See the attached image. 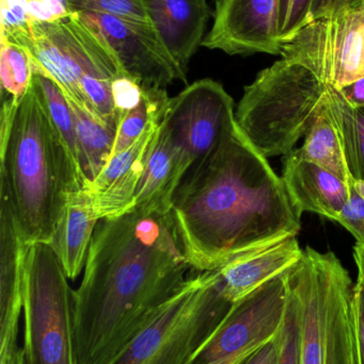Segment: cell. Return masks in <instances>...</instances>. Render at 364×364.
<instances>
[{"instance_id":"1","label":"cell","mask_w":364,"mask_h":364,"mask_svg":"<svg viewBox=\"0 0 364 364\" xmlns=\"http://www.w3.org/2000/svg\"><path fill=\"white\" fill-rule=\"evenodd\" d=\"M189 269L171 211L100 220L73 294L78 363H110L185 284Z\"/></svg>"},{"instance_id":"2","label":"cell","mask_w":364,"mask_h":364,"mask_svg":"<svg viewBox=\"0 0 364 364\" xmlns=\"http://www.w3.org/2000/svg\"><path fill=\"white\" fill-rule=\"evenodd\" d=\"M171 214L186 258L199 273L301 230V214L284 181L239 126L189 168Z\"/></svg>"},{"instance_id":"3","label":"cell","mask_w":364,"mask_h":364,"mask_svg":"<svg viewBox=\"0 0 364 364\" xmlns=\"http://www.w3.org/2000/svg\"><path fill=\"white\" fill-rule=\"evenodd\" d=\"M0 183L28 245L51 243L68 195L89 186L32 85L10 127L0 132Z\"/></svg>"},{"instance_id":"4","label":"cell","mask_w":364,"mask_h":364,"mask_svg":"<svg viewBox=\"0 0 364 364\" xmlns=\"http://www.w3.org/2000/svg\"><path fill=\"white\" fill-rule=\"evenodd\" d=\"M0 38L21 45L70 102L117 129L113 83L128 73L108 43L76 13L53 21H30Z\"/></svg>"},{"instance_id":"5","label":"cell","mask_w":364,"mask_h":364,"mask_svg":"<svg viewBox=\"0 0 364 364\" xmlns=\"http://www.w3.org/2000/svg\"><path fill=\"white\" fill-rule=\"evenodd\" d=\"M331 89L309 68L281 58L245 87L237 126L265 157L288 155L322 112Z\"/></svg>"},{"instance_id":"6","label":"cell","mask_w":364,"mask_h":364,"mask_svg":"<svg viewBox=\"0 0 364 364\" xmlns=\"http://www.w3.org/2000/svg\"><path fill=\"white\" fill-rule=\"evenodd\" d=\"M232 308L216 271L188 277L109 364H189Z\"/></svg>"},{"instance_id":"7","label":"cell","mask_w":364,"mask_h":364,"mask_svg":"<svg viewBox=\"0 0 364 364\" xmlns=\"http://www.w3.org/2000/svg\"><path fill=\"white\" fill-rule=\"evenodd\" d=\"M74 290L48 244L28 246L24 269L25 364H79Z\"/></svg>"},{"instance_id":"8","label":"cell","mask_w":364,"mask_h":364,"mask_svg":"<svg viewBox=\"0 0 364 364\" xmlns=\"http://www.w3.org/2000/svg\"><path fill=\"white\" fill-rule=\"evenodd\" d=\"M280 55L336 90L364 78V1L308 21L282 43Z\"/></svg>"},{"instance_id":"9","label":"cell","mask_w":364,"mask_h":364,"mask_svg":"<svg viewBox=\"0 0 364 364\" xmlns=\"http://www.w3.org/2000/svg\"><path fill=\"white\" fill-rule=\"evenodd\" d=\"M286 272L233 306L189 364H241L273 340L286 314Z\"/></svg>"},{"instance_id":"10","label":"cell","mask_w":364,"mask_h":364,"mask_svg":"<svg viewBox=\"0 0 364 364\" xmlns=\"http://www.w3.org/2000/svg\"><path fill=\"white\" fill-rule=\"evenodd\" d=\"M162 122L179 149L185 175L237 126L232 97L222 83L209 78L196 81L170 97Z\"/></svg>"},{"instance_id":"11","label":"cell","mask_w":364,"mask_h":364,"mask_svg":"<svg viewBox=\"0 0 364 364\" xmlns=\"http://www.w3.org/2000/svg\"><path fill=\"white\" fill-rule=\"evenodd\" d=\"M76 14L108 43L124 70L143 87L166 89L175 80H187L151 25L102 13Z\"/></svg>"},{"instance_id":"12","label":"cell","mask_w":364,"mask_h":364,"mask_svg":"<svg viewBox=\"0 0 364 364\" xmlns=\"http://www.w3.org/2000/svg\"><path fill=\"white\" fill-rule=\"evenodd\" d=\"M281 0H216L203 47L230 55L281 53Z\"/></svg>"},{"instance_id":"13","label":"cell","mask_w":364,"mask_h":364,"mask_svg":"<svg viewBox=\"0 0 364 364\" xmlns=\"http://www.w3.org/2000/svg\"><path fill=\"white\" fill-rule=\"evenodd\" d=\"M336 258L333 252L306 247L286 272L301 316V364H325L329 280Z\"/></svg>"},{"instance_id":"14","label":"cell","mask_w":364,"mask_h":364,"mask_svg":"<svg viewBox=\"0 0 364 364\" xmlns=\"http://www.w3.org/2000/svg\"><path fill=\"white\" fill-rule=\"evenodd\" d=\"M28 244L15 218L8 190L0 183V364L19 350L23 316L24 269Z\"/></svg>"},{"instance_id":"15","label":"cell","mask_w":364,"mask_h":364,"mask_svg":"<svg viewBox=\"0 0 364 364\" xmlns=\"http://www.w3.org/2000/svg\"><path fill=\"white\" fill-rule=\"evenodd\" d=\"M162 119L154 122L134 144L110 158L100 174L85 188L100 220L121 215L132 207Z\"/></svg>"},{"instance_id":"16","label":"cell","mask_w":364,"mask_h":364,"mask_svg":"<svg viewBox=\"0 0 364 364\" xmlns=\"http://www.w3.org/2000/svg\"><path fill=\"white\" fill-rule=\"evenodd\" d=\"M147 18L184 76L205 38L211 17L207 0H143Z\"/></svg>"},{"instance_id":"17","label":"cell","mask_w":364,"mask_h":364,"mask_svg":"<svg viewBox=\"0 0 364 364\" xmlns=\"http://www.w3.org/2000/svg\"><path fill=\"white\" fill-rule=\"evenodd\" d=\"M301 254L297 237H292L239 255L214 269L222 296L230 305H236L263 284L288 271Z\"/></svg>"},{"instance_id":"18","label":"cell","mask_w":364,"mask_h":364,"mask_svg":"<svg viewBox=\"0 0 364 364\" xmlns=\"http://www.w3.org/2000/svg\"><path fill=\"white\" fill-rule=\"evenodd\" d=\"M282 181L299 214L313 212L337 220L352 186L321 166L301 159L294 151L286 156Z\"/></svg>"},{"instance_id":"19","label":"cell","mask_w":364,"mask_h":364,"mask_svg":"<svg viewBox=\"0 0 364 364\" xmlns=\"http://www.w3.org/2000/svg\"><path fill=\"white\" fill-rule=\"evenodd\" d=\"M184 177L179 149L162 119L145 160V172L134 203L128 211L170 212L173 196Z\"/></svg>"},{"instance_id":"20","label":"cell","mask_w":364,"mask_h":364,"mask_svg":"<svg viewBox=\"0 0 364 364\" xmlns=\"http://www.w3.org/2000/svg\"><path fill=\"white\" fill-rule=\"evenodd\" d=\"M354 286L348 269L336 258L329 280L325 364H360L353 307Z\"/></svg>"},{"instance_id":"21","label":"cell","mask_w":364,"mask_h":364,"mask_svg":"<svg viewBox=\"0 0 364 364\" xmlns=\"http://www.w3.org/2000/svg\"><path fill=\"white\" fill-rule=\"evenodd\" d=\"M100 220L87 190L68 195L61 220L48 245L59 259L68 279H76L85 269Z\"/></svg>"},{"instance_id":"22","label":"cell","mask_w":364,"mask_h":364,"mask_svg":"<svg viewBox=\"0 0 364 364\" xmlns=\"http://www.w3.org/2000/svg\"><path fill=\"white\" fill-rule=\"evenodd\" d=\"M293 151L301 159L321 166L352 186L354 179L346 162L337 125L327 109L326 100L322 112L306 134L303 146Z\"/></svg>"},{"instance_id":"23","label":"cell","mask_w":364,"mask_h":364,"mask_svg":"<svg viewBox=\"0 0 364 364\" xmlns=\"http://www.w3.org/2000/svg\"><path fill=\"white\" fill-rule=\"evenodd\" d=\"M70 104L74 115L79 160L90 184L110 160L117 129L105 125L74 102Z\"/></svg>"},{"instance_id":"24","label":"cell","mask_w":364,"mask_h":364,"mask_svg":"<svg viewBox=\"0 0 364 364\" xmlns=\"http://www.w3.org/2000/svg\"><path fill=\"white\" fill-rule=\"evenodd\" d=\"M32 78L33 63L27 51L10 38H0V113H15L31 87Z\"/></svg>"},{"instance_id":"25","label":"cell","mask_w":364,"mask_h":364,"mask_svg":"<svg viewBox=\"0 0 364 364\" xmlns=\"http://www.w3.org/2000/svg\"><path fill=\"white\" fill-rule=\"evenodd\" d=\"M326 106L337 125L353 179L364 181V108L350 106L333 87Z\"/></svg>"},{"instance_id":"26","label":"cell","mask_w":364,"mask_h":364,"mask_svg":"<svg viewBox=\"0 0 364 364\" xmlns=\"http://www.w3.org/2000/svg\"><path fill=\"white\" fill-rule=\"evenodd\" d=\"M169 100L166 89L145 87L138 106L120 119L111 158L134 144L154 122L162 119Z\"/></svg>"},{"instance_id":"27","label":"cell","mask_w":364,"mask_h":364,"mask_svg":"<svg viewBox=\"0 0 364 364\" xmlns=\"http://www.w3.org/2000/svg\"><path fill=\"white\" fill-rule=\"evenodd\" d=\"M71 12H96L139 23H150L143 0H66Z\"/></svg>"},{"instance_id":"28","label":"cell","mask_w":364,"mask_h":364,"mask_svg":"<svg viewBox=\"0 0 364 364\" xmlns=\"http://www.w3.org/2000/svg\"><path fill=\"white\" fill-rule=\"evenodd\" d=\"M288 284V282H286ZM279 363L301 364V316L298 304L288 288V303L279 335Z\"/></svg>"},{"instance_id":"29","label":"cell","mask_w":364,"mask_h":364,"mask_svg":"<svg viewBox=\"0 0 364 364\" xmlns=\"http://www.w3.org/2000/svg\"><path fill=\"white\" fill-rule=\"evenodd\" d=\"M312 0H281L280 36L281 44L292 38L309 21Z\"/></svg>"},{"instance_id":"30","label":"cell","mask_w":364,"mask_h":364,"mask_svg":"<svg viewBox=\"0 0 364 364\" xmlns=\"http://www.w3.org/2000/svg\"><path fill=\"white\" fill-rule=\"evenodd\" d=\"M145 89V87L128 75H122L113 81V97L118 124L124 114L138 106Z\"/></svg>"},{"instance_id":"31","label":"cell","mask_w":364,"mask_h":364,"mask_svg":"<svg viewBox=\"0 0 364 364\" xmlns=\"http://www.w3.org/2000/svg\"><path fill=\"white\" fill-rule=\"evenodd\" d=\"M336 222L352 233L357 244L364 245V199L354 188H350V197Z\"/></svg>"},{"instance_id":"32","label":"cell","mask_w":364,"mask_h":364,"mask_svg":"<svg viewBox=\"0 0 364 364\" xmlns=\"http://www.w3.org/2000/svg\"><path fill=\"white\" fill-rule=\"evenodd\" d=\"M30 21H53L73 14L66 0H27Z\"/></svg>"},{"instance_id":"33","label":"cell","mask_w":364,"mask_h":364,"mask_svg":"<svg viewBox=\"0 0 364 364\" xmlns=\"http://www.w3.org/2000/svg\"><path fill=\"white\" fill-rule=\"evenodd\" d=\"M30 23L27 0H1V30L8 34Z\"/></svg>"},{"instance_id":"34","label":"cell","mask_w":364,"mask_h":364,"mask_svg":"<svg viewBox=\"0 0 364 364\" xmlns=\"http://www.w3.org/2000/svg\"><path fill=\"white\" fill-rule=\"evenodd\" d=\"M355 331H356L357 348H358L360 364H364V288L356 282L354 286Z\"/></svg>"},{"instance_id":"35","label":"cell","mask_w":364,"mask_h":364,"mask_svg":"<svg viewBox=\"0 0 364 364\" xmlns=\"http://www.w3.org/2000/svg\"><path fill=\"white\" fill-rule=\"evenodd\" d=\"M359 2H361L360 0H312L309 21L331 16Z\"/></svg>"},{"instance_id":"36","label":"cell","mask_w":364,"mask_h":364,"mask_svg":"<svg viewBox=\"0 0 364 364\" xmlns=\"http://www.w3.org/2000/svg\"><path fill=\"white\" fill-rule=\"evenodd\" d=\"M279 335V333H278ZM278 335L271 341L259 348L251 356L241 364H278L279 363V339Z\"/></svg>"},{"instance_id":"37","label":"cell","mask_w":364,"mask_h":364,"mask_svg":"<svg viewBox=\"0 0 364 364\" xmlns=\"http://www.w3.org/2000/svg\"><path fill=\"white\" fill-rule=\"evenodd\" d=\"M338 91L350 106L364 108V78L345 85Z\"/></svg>"},{"instance_id":"38","label":"cell","mask_w":364,"mask_h":364,"mask_svg":"<svg viewBox=\"0 0 364 364\" xmlns=\"http://www.w3.org/2000/svg\"><path fill=\"white\" fill-rule=\"evenodd\" d=\"M354 250L355 261H356L357 267H358V280H357V282L364 288V245L356 244Z\"/></svg>"},{"instance_id":"39","label":"cell","mask_w":364,"mask_h":364,"mask_svg":"<svg viewBox=\"0 0 364 364\" xmlns=\"http://www.w3.org/2000/svg\"><path fill=\"white\" fill-rule=\"evenodd\" d=\"M1 364H25V360H24L23 348H19L8 361Z\"/></svg>"},{"instance_id":"40","label":"cell","mask_w":364,"mask_h":364,"mask_svg":"<svg viewBox=\"0 0 364 364\" xmlns=\"http://www.w3.org/2000/svg\"><path fill=\"white\" fill-rule=\"evenodd\" d=\"M352 188L364 199V181H353Z\"/></svg>"},{"instance_id":"41","label":"cell","mask_w":364,"mask_h":364,"mask_svg":"<svg viewBox=\"0 0 364 364\" xmlns=\"http://www.w3.org/2000/svg\"><path fill=\"white\" fill-rule=\"evenodd\" d=\"M360 1H364V0H360Z\"/></svg>"}]
</instances>
